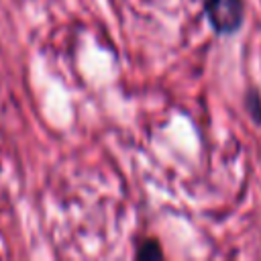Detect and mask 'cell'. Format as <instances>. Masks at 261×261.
<instances>
[{
	"label": "cell",
	"mask_w": 261,
	"mask_h": 261,
	"mask_svg": "<svg viewBox=\"0 0 261 261\" xmlns=\"http://www.w3.org/2000/svg\"><path fill=\"white\" fill-rule=\"evenodd\" d=\"M206 18L218 35H232L241 29L245 6L243 0H202Z\"/></svg>",
	"instance_id": "6da1fadb"
},
{
	"label": "cell",
	"mask_w": 261,
	"mask_h": 261,
	"mask_svg": "<svg viewBox=\"0 0 261 261\" xmlns=\"http://www.w3.org/2000/svg\"><path fill=\"white\" fill-rule=\"evenodd\" d=\"M137 259H161L163 257V251H161V245L157 239H145L141 241V245L137 247V253H135Z\"/></svg>",
	"instance_id": "7a4b0ae2"
},
{
	"label": "cell",
	"mask_w": 261,
	"mask_h": 261,
	"mask_svg": "<svg viewBox=\"0 0 261 261\" xmlns=\"http://www.w3.org/2000/svg\"><path fill=\"white\" fill-rule=\"evenodd\" d=\"M245 104H247V112L251 114V118L261 124V98H259L257 90H249V92H247Z\"/></svg>",
	"instance_id": "3957f363"
}]
</instances>
